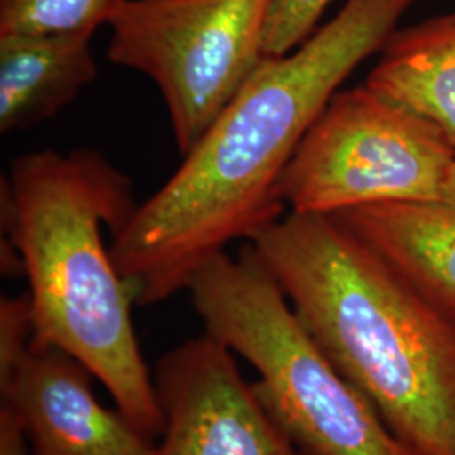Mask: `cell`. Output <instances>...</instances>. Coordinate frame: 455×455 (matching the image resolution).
I'll list each match as a JSON object with an SVG mask.
<instances>
[{"instance_id": "277c9868", "label": "cell", "mask_w": 455, "mask_h": 455, "mask_svg": "<svg viewBox=\"0 0 455 455\" xmlns=\"http://www.w3.org/2000/svg\"><path fill=\"white\" fill-rule=\"evenodd\" d=\"M188 292L210 332L259 373L261 403L302 455H411L297 319L253 244L196 270Z\"/></svg>"}, {"instance_id": "7c38bea8", "label": "cell", "mask_w": 455, "mask_h": 455, "mask_svg": "<svg viewBox=\"0 0 455 455\" xmlns=\"http://www.w3.org/2000/svg\"><path fill=\"white\" fill-rule=\"evenodd\" d=\"M127 0H0V36L93 37L110 26Z\"/></svg>"}, {"instance_id": "52a82bcc", "label": "cell", "mask_w": 455, "mask_h": 455, "mask_svg": "<svg viewBox=\"0 0 455 455\" xmlns=\"http://www.w3.org/2000/svg\"><path fill=\"white\" fill-rule=\"evenodd\" d=\"M235 356L204 331L157 361L152 376L164 427L154 455H302Z\"/></svg>"}, {"instance_id": "3957f363", "label": "cell", "mask_w": 455, "mask_h": 455, "mask_svg": "<svg viewBox=\"0 0 455 455\" xmlns=\"http://www.w3.org/2000/svg\"><path fill=\"white\" fill-rule=\"evenodd\" d=\"M137 208L131 178L92 148L24 154L2 180V229L29 282L31 346L78 359L154 440L164 417L132 323L133 293L101 238Z\"/></svg>"}, {"instance_id": "8992f818", "label": "cell", "mask_w": 455, "mask_h": 455, "mask_svg": "<svg viewBox=\"0 0 455 455\" xmlns=\"http://www.w3.org/2000/svg\"><path fill=\"white\" fill-rule=\"evenodd\" d=\"M270 0H127L108 60L157 84L182 157L265 60Z\"/></svg>"}, {"instance_id": "9c48e42d", "label": "cell", "mask_w": 455, "mask_h": 455, "mask_svg": "<svg viewBox=\"0 0 455 455\" xmlns=\"http://www.w3.org/2000/svg\"><path fill=\"white\" fill-rule=\"evenodd\" d=\"M332 216L455 321V210L383 203Z\"/></svg>"}, {"instance_id": "9a60e30c", "label": "cell", "mask_w": 455, "mask_h": 455, "mask_svg": "<svg viewBox=\"0 0 455 455\" xmlns=\"http://www.w3.org/2000/svg\"><path fill=\"white\" fill-rule=\"evenodd\" d=\"M0 455H31V443L19 413L0 403Z\"/></svg>"}, {"instance_id": "8fae6325", "label": "cell", "mask_w": 455, "mask_h": 455, "mask_svg": "<svg viewBox=\"0 0 455 455\" xmlns=\"http://www.w3.org/2000/svg\"><path fill=\"white\" fill-rule=\"evenodd\" d=\"M364 84L455 148V11L396 29Z\"/></svg>"}, {"instance_id": "7a4b0ae2", "label": "cell", "mask_w": 455, "mask_h": 455, "mask_svg": "<svg viewBox=\"0 0 455 455\" xmlns=\"http://www.w3.org/2000/svg\"><path fill=\"white\" fill-rule=\"evenodd\" d=\"M253 244L310 338L411 455H455V321L332 214Z\"/></svg>"}, {"instance_id": "30bf717a", "label": "cell", "mask_w": 455, "mask_h": 455, "mask_svg": "<svg viewBox=\"0 0 455 455\" xmlns=\"http://www.w3.org/2000/svg\"><path fill=\"white\" fill-rule=\"evenodd\" d=\"M97 75L92 37L0 36V132L28 131L51 120Z\"/></svg>"}, {"instance_id": "4fadbf2b", "label": "cell", "mask_w": 455, "mask_h": 455, "mask_svg": "<svg viewBox=\"0 0 455 455\" xmlns=\"http://www.w3.org/2000/svg\"><path fill=\"white\" fill-rule=\"evenodd\" d=\"M332 0H270L265 26V58H276L302 44L317 29Z\"/></svg>"}, {"instance_id": "ba28073f", "label": "cell", "mask_w": 455, "mask_h": 455, "mask_svg": "<svg viewBox=\"0 0 455 455\" xmlns=\"http://www.w3.org/2000/svg\"><path fill=\"white\" fill-rule=\"evenodd\" d=\"M93 373L58 347H33L0 385V403L16 410L31 455H154L156 443L116 408L103 407Z\"/></svg>"}, {"instance_id": "6da1fadb", "label": "cell", "mask_w": 455, "mask_h": 455, "mask_svg": "<svg viewBox=\"0 0 455 455\" xmlns=\"http://www.w3.org/2000/svg\"><path fill=\"white\" fill-rule=\"evenodd\" d=\"M417 0H346L291 52L265 58L163 188L112 236L137 306L188 291L196 270L283 214L280 180L339 86Z\"/></svg>"}, {"instance_id": "5bb4252c", "label": "cell", "mask_w": 455, "mask_h": 455, "mask_svg": "<svg viewBox=\"0 0 455 455\" xmlns=\"http://www.w3.org/2000/svg\"><path fill=\"white\" fill-rule=\"evenodd\" d=\"M33 315L29 293L0 299V385L12 379L31 351Z\"/></svg>"}, {"instance_id": "5b68a950", "label": "cell", "mask_w": 455, "mask_h": 455, "mask_svg": "<svg viewBox=\"0 0 455 455\" xmlns=\"http://www.w3.org/2000/svg\"><path fill=\"white\" fill-rule=\"evenodd\" d=\"M291 212L383 203L455 210V148L366 84L338 92L280 180Z\"/></svg>"}]
</instances>
